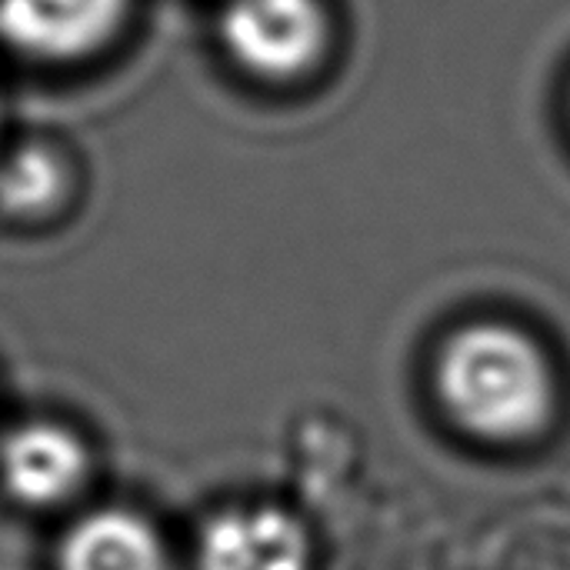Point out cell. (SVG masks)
Segmentation results:
<instances>
[{
    "label": "cell",
    "mask_w": 570,
    "mask_h": 570,
    "mask_svg": "<svg viewBox=\"0 0 570 570\" xmlns=\"http://www.w3.org/2000/svg\"><path fill=\"white\" fill-rule=\"evenodd\" d=\"M304 528L277 508H234L197 538V570H307Z\"/></svg>",
    "instance_id": "cell-5"
},
{
    "label": "cell",
    "mask_w": 570,
    "mask_h": 570,
    "mask_svg": "<svg viewBox=\"0 0 570 570\" xmlns=\"http://www.w3.org/2000/svg\"><path fill=\"white\" fill-rule=\"evenodd\" d=\"M87 478L83 441L53 421L17 424L0 441V484L27 508L67 501Z\"/></svg>",
    "instance_id": "cell-4"
},
{
    "label": "cell",
    "mask_w": 570,
    "mask_h": 570,
    "mask_svg": "<svg viewBox=\"0 0 570 570\" xmlns=\"http://www.w3.org/2000/svg\"><path fill=\"white\" fill-rule=\"evenodd\" d=\"M448 411L481 438H521L551 411V371L518 331L478 324L451 337L438 364Z\"/></svg>",
    "instance_id": "cell-1"
},
{
    "label": "cell",
    "mask_w": 570,
    "mask_h": 570,
    "mask_svg": "<svg viewBox=\"0 0 570 570\" xmlns=\"http://www.w3.org/2000/svg\"><path fill=\"white\" fill-rule=\"evenodd\" d=\"M57 570H170V554L150 521L104 508L70 524L57 548Z\"/></svg>",
    "instance_id": "cell-6"
},
{
    "label": "cell",
    "mask_w": 570,
    "mask_h": 570,
    "mask_svg": "<svg viewBox=\"0 0 570 570\" xmlns=\"http://www.w3.org/2000/svg\"><path fill=\"white\" fill-rule=\"evenodd\" d=\"M70 190L67 164L43 144H20L0 157V214L43 217L63 204Z\"/></svg>",
    "instance_id": "cell-7"
},
{
    "label": "cell",
    "mask_w": 570,
    "mask_h": 570,
    "mask_svg": "<svg viewBox=\"0 0 570 570\" xmlns=\"http://www.w3.org/2000/svg\"><path fill=\"white\" fill-rule=\"evenodd\" d=\"M130 0H0V40L37 60H77L100 50Z\"/></svg>",
    "instance_id": "cell-3"
},
{
    "label": "cell",
    "mask_w": 570,
    "mask_h": 570,
    "mask_svg": "<svg viewBox=\"0 0 570 570\" xmlns=\"http://www.w3.org/2000/svg\"><path fill=\"white\" fill-rule=\"evenodd\" d=\"M220 37L240 67L261 77H294L321 57L327 20L317 0H230Z\"/></svg>",
    "instance_id": "cell-2"
}]
</instances>
